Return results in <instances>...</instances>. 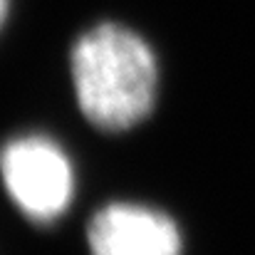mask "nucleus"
<instances>
[{"mask_svg":"<svg viewBox=\"0 0 255 255\" xmlns=\"http://www.w3.org/2000/svg\"><path fill=\"white\" fill-rule=\"evenodd\" d=\"M72 82L87 119L109 131L139 124L156 102L159 70L151 47L122 25H97L72 50Z\"/></svg>","mask_w":255,"mask_h":255,"instance_id":"1","label":"nucleus"},{"mask_svg":"<svg viewBox=\"0 0 255 255\" xmlns=\"http://www.w3.org/2000/svg\"><path fill=\"white\" fill-rule=\"evenodd\" d=\"M2 178L12 201L35 221L57 218L72 198L75 176L65 151L45 136H20L2 151Z\"/></svg>","mask_w":255,"mask_h":255,"instance_id":"2","label":"nucleus"},{"mask_svg":"<svg viewBox=\"0 0 255 255\" xmlns=\"http://www.w3.org/2000/svg\"><path fill=\"white\" fill-rule=\"evenodd\" d=\"M87 241L92 255H181V233L169 216L131 203L102 208Z\"/></svg>","mask_w":255,"mask_h":255,"instance_id":"3","label":"nucleus"}]
</instances>
